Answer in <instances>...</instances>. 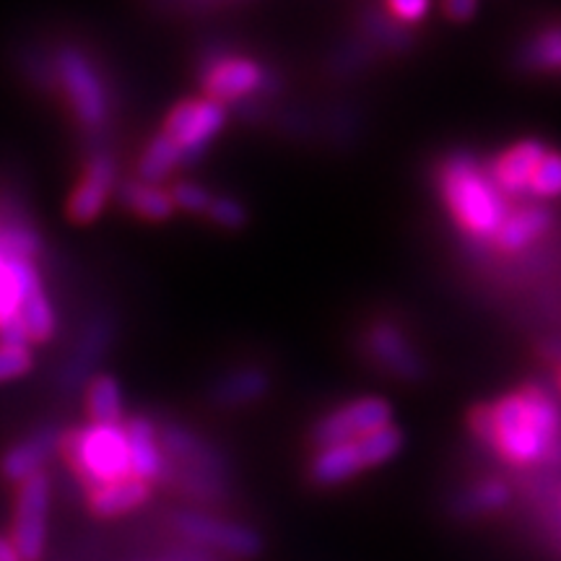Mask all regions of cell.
Here are the masks:
<instances>
[{
  "mask_svg": "<svg viewBox=\"0 0 561 561\" xmlns=\"http://www.w3.org/2000/svg\"><path fill=\"white\" fill-rule=\"evenodd\" d=\"M471 430L504 460L536 466L549 458L561 439V405L538 385L510 392L502 401L479 405Z\"/></svg>",
  "mask_w": 561,
  "mask_h": 561,
  "instance_id": "obj_1",
  "label": "cell"
},
{
  "mask_svg": "<svg viewBox=\"0 0 561 561\" xmlns=\"http://www.w3.org/2000/svg\"><path fill=\"white\" fill-rule=\"evenodd\" d=\"M439 185L455 221L476 240H494L507 216V203L489 172L471 157H453L442 167Z\"/></svg>",
  "mask_w": 561,
  "mask_h": 561,
  "instance_id": "obj_2",
  "label": "cell"
},
{
  "mask_svg": "<svg viewBox=\"0 0 561 561\" xmlns=\"http://www.w3.org/2000/svg\"><path fill=\"white\" fill-rule=\"evenodd\" d=\"M60 450L66 453L76 473L89 483L91 489L130 476L128 447H125L123 426L89 424L62 437Z\"/></svg>",
  "mask_w": 561,
  "mask_h": 561,
  "instance_id": "obj_3",
  "label": "cell"
},
{
  "mask_svg": "<svg viewBox=\"0 0 561 561\" xmlns=\"http://www.w3.org/2000/svg\"><path fill=\"white\" fill-rule=\"evenodd\" d=\"M401 447L403 432L390 424L362 439L322 447L318 458L312 460L310 476L318 486H339V483L354 479L356 473L367 471V468L382 466V462L392 460L401 453Z\"/></svg>",
  "mask_w": 561,
  "mask_h": 561,
  "instance_id": "obj_4",
  "label": "cell"
},
{
  "mask_svg": "<svg viewBox=\"0 0 561 561\" xmlns=\"http://www.w3.org/2000/svg\"><path fill=\"white\" fill-rule=\"evenodd\" d=\"M172 530L182 541L198 549L221 553V557L234 559H255L263 551V536L248 525L221 520V517L206 515V512L180 510L170 517Z\"/></svg>",
  "mask_w": 561,
  "mask_h": 561,
  "instance_id": "obj_5",
  "label": "cell"
},
{
  "mask_svg": "<svg viewBox=\"0 0 561 561\" xmlns=\"http://www.w3.org/2000/svg\"><path fill=\"white\" fill-rule=\"evenodd\" d=\"M224 123H227V107L206 96V100L180 102L167 115L161 133L174 140L182 153V164H185V161H195L206 153L208 144L219 136Z\"/></svg>",
  "mask_w": 561,
  "mask_h": 561,
  "instance_id": "obj_6",
  "label": "cell"
},
{
  "mask_svg": "<svg viewBox=\"0 0 561 561\" xmlns=\"http://www.w3.org/2000/svg\"><path fill=\"white\" fill-rule=\"evenodd\" d=\"M47 510H50V479L45 473H37L21 483L16 496L11 543L21 561H39L45 553Z\"/></svg>",
  "mask_w": 561,
  "mask_h": 561,
  "instance_id": "obj_7",
  "label": "cell"
},
{
  "mask_svg": "<svg viewBox=\"0 0 561 561\" xmlns=\"http://www.w3.org/2000/svg\"><path fill=\"white\" fill-rule=\"evenodd\" d=\"M392 424V409L382 398H359L341 405L339 411L328 413L318 421L312 430V442L320 447L341 445V442H354L385 430Z\"/></svg>",
  "mask_w": 561,
  "mask_h": 561,
  "instance_id": "obj_8",
  "label": "cell"
},
{
  "mask_svg": "<svg viewBox=\"0 0 561 561\" xmlns=\"http://www.w3.org/2000/svg\"><path fill=\"white\" fill-rule=\"evenodd\" d=\"M58 73L79 121L91 128L102 125L107 117V91L87 55L79 50H62L58 55Z\"/></svg>",
  "mask_w": 561,
  "mask_h": 561,
  "instance_id": "obj_9",
  "label": "cell"
},
{
  "mask_svg": "<svg viewBox=\"0 0 561 561\" xmlns=\"http://www.w3.org/2000/svg\"><path fill=\"white\" fill-rule=\"evenodd\" d=\"M268 81V70L250 58L210 60L206 70H203V87H206L208 100L219 104L237 102L250 94H257V91H265Z\"/></svg>",
  "mask_w": 561,
  "mask_h": 561,
  "instance_id": "obj_10",
  "label": "cell"
},
{
  "mask_svg": "<svg viewBox=\"0 0 561 561\" xmlns=\"http://www.w3.org/2000/svg\"><path fill=\"white\" fill-rule=\"evenodd\" d=\"M115 178H117V167L110 153H96V157H91V161L87 164V172H83V180L79 182V187H76L68 201L70 219L79 224L94 221L96 216L102 214L112 187H115Z\"/></svg>",
  "mask_w": 561,
  "mask_h": 561,
  "instance_id": "obj_11",
  "label": "cell"
},
{
  "mask_svg": "<svg viewBox=\"0 0 561 561\" xmlns=\"http://www.w3.org/2000/svg\"><path fill=\"white\" fill-rule=\"evenodd\" d=\"M125 447H128V468L130 476L151 483L161 481L170 476V462L161 455L157 430L151 426L149 419L133 416L128 424L123 426Z\"/></svg>",
  "mask_w": 561,
  "mask_h": 561,
  "instance_id": "obj_12",
  "label": "cell"
},
{
  "mask_svg": "<svg viewBox=\"0 0 561 561\" xmlns=\"http://www.w3.org/2000/svg\"><path fill=\"white\" fill-rule=\"evenodd\" d=\"M369 348L375 359L382 364L385 369L392 371L401 380H419L424 375V362L413 351L409 339L398 331L392 322H377L369 331Z\"/></svg>",
  "mask_w": 561,
  "mask_h": 561,
  "instance_id": "obj_13",
  "label": "cell"
},
{
  "mask_svg": "<svg viewBox=\"0 0 561 561\" xmlns=\"http://www.w3.org/2000/svg\"><path fill=\"white\" fill-rule=\"evenodd\" d=\"M546 151L549 149H546V144H541V140H520V144H515L494 161V167L489 170V178L494 180V185L500 187L502 195L528 193V182Z\"/></svg>",
  "mask_w": 561,
  "mask_h": 561,
  "instance_id": "obj_14",
  "label": "cell"
},
{
  "mask_svg": "<svg viewBox=\"0 0 561 561\" xmlns=\"http://www.w3.org/2000/svg\"><path fill=\"white\" fill-rule=\"evenodd\" d=\"M161 445L164 450L172 455L174 460H180L187 471H198L206 476H216L221 479L224 471H227V462L208 442H203L198 434L182 430V426H167L161 432Z\"/></svg>",
  "mask_w": 561,
  "mask_h": 561,
  "instance_id": "obj_15",
  "label": "cell"
},
{
  "mask_svg": "<svg viewBox=\"0 0 561 561\" xmlns=\"http://www.w3.org/2000/svg\"><path fill=\"white\" fill-rule=\"evenodd\" d=\"M62 434L58 430H45L34 434L30 442H21V445L13 447V450L5 453L3 462H0V471H3L5 479L24 483L32 476L42 473V466L50 458L55 450H60Z\"/></svg>",
  "mask_w": 561,
  "mask_h": 561,
  "instance_id": "obj_16",
  "label": "cell"
},
{
  "mask_svg": "<svg viewBox=\"0 0 561 561\" xmlns=\"http://www.w3.org/2000/svg\"><path fill=\"white\" fill-rule=\"evenodd\" d=\"M551 210L543 206H523L512 214L504 216L500 231H496L494 242L500 244L504 252H520L530 248L538 237L551 229Z\"/></svg>",
  "mask_w": 561,
  "mask_h": 561,
  "instance_id": "obj_17",
  "label": "cell"
},
{
  "mask_svg": "<svg viewBox=\"0 0 561 561\" xmlns=\"http://www.w3.org/2000/svg\"><path fill=\"white\" fill-rule=\"evenodd\" d=\"M151 483L136 479V476H125V479L110 481L104 486L91 489V510L100 517H117L125 512L140 507L149 502Z\"/></svg>",
  "mask_w": 561,
  "mask_h": 561,
  "instance_id": "obj_18",
  "label": "cell"
},
{
  "mask_svg": "<svg viewBox=\"0 0 561 561\" xmlns=\"http://www.w3.org/2000/svg\"><path fill=\"white\" fill-rule=\"evenodd\" d=\"M268 388L271 380L263 369L244 367L231 371V375L216 382L214 390H210V401L224 405V409H234V405H248L250 401H257V398L268 392Z\"/></svg>",
  "mask_w": 561,
  "mask_h": 561,
  "instance_id": "obj_19",
  "label": "cell"
},
{
  "mask_svg": "<svg viewBox=\"0 0 561 561\" xmlns=\"http://www.w3.org/2000/svg\"><path fill=\"white\" fill-rule=\"evenodd\" d=\"M117 201L125 208H130L133 214H138L140 219L149 221H164L174 214L172 195L161 191L159 185H146L140 180H128L117 187Z\"/></svg>",
  "mask_w": 561,
  "mask_h": 561,
  "instance_id": "obj_20",
  "label": "cell"
},
{
  "mask_svg": "<svg viewBox=\"0 0 561 561\" xmlns=\"http://www.w3.org/2000/svg\"><path fill=\"white\" fill-rule=\"evenodd\" d=\"M182 164V153L174 140L167 133L151 138V144L146 146L144 157L138 161V178L146 185H159L167 174H172Z\"/></svg>",
  "mask_w": 561,
  "mask_h": 561,
  "instance_id": "obj_21",
  "label": "cell"
},
{
  "mask_svg": "<svg viewBox=\"0 0 561 561\" xmlns=\"http://www.w3.org/2000/svg\"><path fill=\"white\" fill-rule=\"evenodd\" d=\"M87 405L94 424L117 426L123 421V392L115 377L100 375L89 385Z\"/></svg>",
  "mask_w": 561,
  "mask_h": 561,
  "instance_id": "obj_22",
  "label": "cell"
},
{
  "mask_svg": "<svg viewBox=\"0 0 561 561\" xmlns=\"http://www.w3.org/2000/svg\"><path fill=\"white\" fill-rule=\"evenodd\" d=\"M512 500V491L504 481H481L479 486H471L455 500V515L458 517H476L489 515L507 507Z\"/></svg>",
  "mask_w": 561,
  "mask_h": 561,
  "instance_id": "obj_23",
  "label": "cell"
},
{
  "mask_svg": "<svg viewBox=\"0 0 561 561\" xmlns=\"http://www.w3.org/2000/svg\"><path fill=\"white\" fill-rule=\"evenodd\" d=\"M19 320L24 322L26 335L30 341H50L55 328H58V320H55V310L50 299L45 297V289L30 294V297L21 299L19 305Z\"/></svg>",
  "mask_w": 561,
  "mask_h": 561,
  "instance_id": "obj_24",
  "label": "cell"
},
{
  "mask_svg": "<svg viewBox=\"0 0 561 561\" xmlns=\"http://www.w3.org/2000/svg\"><path fill=\"white\" fill-rule=\"evenodd\" d=\"M523 62L536 70H561V26L546 30L525 47Z\"/></svg>",
  "mask_w": 561,
  "mask_h": 561,
  "instance_id": "obj_25",
  "label": "cell"
},
{
  "mask_svg": "<svg viewBox=\"0 0 561 561\" xmlns=\"http://www.w3.org/2000/svg\"><path fill=\"white\" fill-rule=\"evenodd\" d=\"M528 193L536 198H559L561 195V153L546 151L528 182Z\"/></svg>",
  "mask_w": 561,
  "mask_h": 561,
  "instance_id": "obj_26",
  "label": "cell"
},
{
  "mask_svg": "<svg viewBox=\"0 0 561 561\" xmlns=\"http://www.w3.org/2000/svg\"><path fill=\"white\" fill-rule=\"evenodd\" d=\"M364 30L369 32L371 39L380 42V45H388L390 50H409L411 47L409 32H405L401 24H396V21L390 19H382L380 13L375 11H371L367 21H364Z\"/></svg>",
  "mask_w": 561,
  "mask_h": 561,
  "instance_id": "obj_27",
  "label": "cell"
},
{
  "mask_svg": "<svg viewBox=\"0 0 561 561\" xmlns=\"http://www.w3.org/2000/svg\"><path fill=\"white\" fill-rule=\"evenodd\" d=\"M170 195L174 208L187 210V214H206L210 201H214V195H210L203 185H198V182H180Z\"/></svg>",
  "mask_w": 561,
  "mask_h": 561,
  "instance_id": "obj_28",
  "label": "cell"
},
{
  "mask_svg": "<svg viewBox=\"0 0 561 561\" xmlns=\"http://www.w3.org/2000/svg\"><path fill=\"white\" fill-rule=\"evenodd\" d=\"M206 216H210L219 227L224 229H242L248 224V210L240 201L234 198H214L206 210Z\"/></svg>",
  "mask_w": 561,
  "mask_h": 561,
  "instance_id": "obj_29",
  "label": "cell"
},
{
  "mask_svg": "<svg viewBox=\"0 0 561 561\" xmlns=\"http://www.w3.org/2000/svg\"><path fill=\"white\" fill-rule=\"evenodd\" d=\"M32 369L30 348H5L0 346V382L26 375Z\"/></svg>",
  "mask_w": 561,
  "mask_h": 561,
  "instance_id": "obj_30",
  "label": "cell"
},
{
  "mask_svg": "<svg viewBox=\"0 0 561 561\" xmlns=\"http://www.w3.org/2000/svg\"><path fill=\"white\" fill-rule=\"evenodd\" d=\"M30 335H26V328L24 322L16 318L5 320L3 325H0V346L5 348H30Z\"/></svg>",
  "mask_w": 561,
  "mask_h": 561,
  "instance_id": "obj_31",
  "label": "cell"
},
{
  "mask_svg": "<svg viewBox=\"0 0 561 561\" xmlns=\"http://www.w3.org/2000/svg\"><path fill=\"white\" fill-rule=\"evenodd\" d=\"M388 11L398 21H405V24H411V21H419L421 16H426V11H430V3H426V0H392V3H388Z\"/></svg>",
  "mask_w": 561,
  "mask_h": 561,
  "instance_id": "obj_32",
  "label": "cell"
},
{
  "mask_svg": "<svg viewBox=\"0 0 561 561\" xmlns=\"http://www.w3.org/2000/svg\"><path fill=\"white\" fill-rule=\"evenodd\" d=\"M445 11L450 13L453 19H458V21H468L473 16L476 11H479V5L473 3V0H453V3H447L445 5Z\"/></svg>",
  "mask_w": 561,
  "mask_h": 561,
  "instance_id": "obj_33",
  "label": "cell"
},
{
  "mask_svg": "<svg viewBox=\"0 0 561 561\" xmlns=\"http://www.w3.org/2000/svg\"><path fill=\"white\" fill-rule=\"evenodd\" d=\"M0 561H21V557L16 553V549H13L11 538H3V536H0Z\"/></svg>",
  "mask_w": 561,
  "mask_h": 561,
  "instance_id": "obj_34",
  "label": "cell"
},
{
  "mask_svg": "<svg viewBox=\"0 0 561 561\" xmlns=\"http://www.w3.org/2000/svg\"><path fill=\"white\" fill-rule=\"evenodd\" d=\"M557 385H559V392H561V362H559V369H557Z\"/></svg>",
  "mask_w": 561,
  "mask_h": 561,
  "instance_id": "obj_35",
  "label": "cell"
},
{
  "mask_svg": "<svg viewBox=\"0 0 561 561\" xmlns=\"http://www.w3.org/2000/svg\"><path fill=\"white\" fill-rule=\"evenodd\" d=\"M559 512H561V494H559Z\"/></svg>",
  "mask_w": 561,
  "mask_h": 561,
  "instance_id": "obj_36",
  "label": "cell"
}]
</instances>
